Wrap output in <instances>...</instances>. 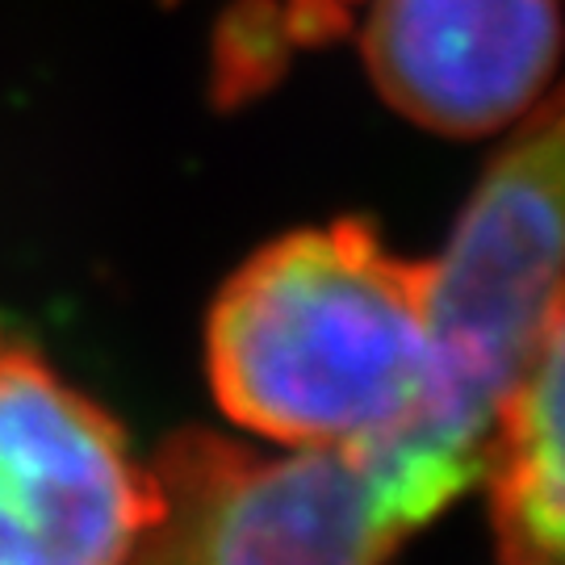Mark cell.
<instances>
[{
	"label": "cell",
	"mask_w": 565,
	"mask_h": 565,
	"mask_svg": "<svg viewBox=\"0 0 565 565\" xmlns=\"http://www.w3.org/2000/svg\"><path fill=\"white\" fill-rule=\"evenodd\" d=\"M205 361L218 406L273 445L394 440L436 377L431 260L394 256L364 223L294 231L226 281Z\"/></svg>",
	"instance_id": "cell-1"
},
{
	"label": "cell",
	"mask_w": 565,
	"mask_h": 565,
	"mask_svg": "<svg viewBox=\"0 0 565 565\" xmlns=\"http://www.w3.org/2000/svg\"><path fill=\"white\" fill-rule=\"evenodd\" d=\"M562 323V109L545 102L465 205L431 260L436 377L419 419L382 440L457 499L548 327Z\"/></svg>",
	"instance_id": "cell-2"
},
{
	"label": "cell",
	"mask_w": 565,
	"mask_h": 565,
	"mask_svg": "<svg viewBox=\"0 0 565 565\" xmlns=\"http://www.w3.org/2000/svg\"><path fill=\"white\" fill-rule=\"evenodd\" d=\"M121 565H385L448 499L390 448H256L181 431Z\"/></svg>",
	"instance_id": "cell-3"
},
{
	"label": "cell",
	"mask_w": 565,
	"mask_h": 565,
	"mask_svg": "<svg viewBox=\"0 0 565 565\" xmlns=\"http://www.w3.org/2000/svg\"><path fill=\"white\" fill-rule=\"evenodd\" d=\"M147 511L121 427L0 331V565H121Z\"/></svg>",
	"instance_id": "cell-4"
},
{
	"label": "cell",
	"mask_w": 565,
	"mask_h": 565,
	"mask_svg": "<svg viewBox=\"0 0 565 565\" xmlns=\"http://www.w3.org/2000/svg\"><path fill=\"white\" fill-rule=\"evenodd\" d=\"M356 18L377 93L440 135H490L553 81L557 0H364Z\"/></svg>",
	"instance_id": "cell-5"
},
{
	"label": "cell",
	"mask_w": 565,
	"mask_h": 565,
	"mask_svg": "<svg viewBox=\"0 0 565 565\" xmlns=\"http://www.w3.org/2000/svg\"><path fill=\"white\" fill-rule=\"evenodd\" d=\"M562 323L548 327L524 373L507 390L486 436L482 473L503 565H562Z\"/></svg>",
	"instance_id": "cell-6"
},
{
	"label": "cell",
	"mask_w": 565,
	"mask_h": 565,
	"mask_svg": "<svg viewBox=\"0 0 565 565\" xmlns=\"http://www.w3.org/2000/svg\"><path fill=\"white\" fill-rule=\"evenodd\" d=\"M364 0H243L218 42V84L231 97L264 84L289 51L323 46L352 30Z\"/></svg>",
	"instance_id": "cell-7"
}]
</instances>
